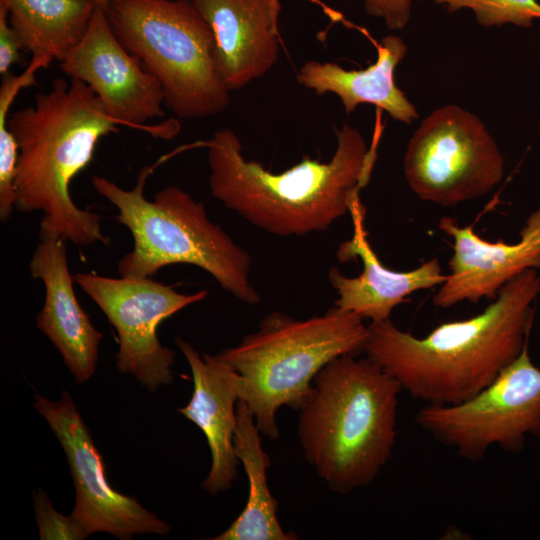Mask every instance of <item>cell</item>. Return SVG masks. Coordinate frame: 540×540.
Here are the masks:
<instances>
[{
    "label": "cell",
    "instance_id": "6da1fadb",
    "mask_svg": "<svg viewBox=\"0 0 540 540\" xmlns=\"http://www.w3.org/2000/svg\"><path fill=\"white\" fill-rule=\"evenodd\" d=\"M540 275L528 269L506 283L480 314L446 322L423 338L391 319L371 322L364 352L412 397L458 404L491 384L528 342Z\"/></svg>",
    "mask_w": 540,
    "mask_h": 540
},
{
    "label": "cell",
    "instance_id": "7a4b0ae2",
    "mask_svg": "<svg viewBox=\"0 0 540 540\" xmlns=\"http://www.w3.org/2000/svg\"><path fill=\"white\" fill-rule=\"evenodd\" d=\"M380 133L368 146L356 128L336 132L337 147L328 162L309 157L273 173L242 154L239 137L220 129L204 143L208 150L211 194L256 227L278 236L327 230L350 212L371 177Z\"/></svg>",
    "mask_w": 540,
    "mask_h": 540
},
{
    "label": "cell",
    "instance_id": "3957f363",
    "mask_svg": "<svg viewBox=\"0 0 540 540\" xmlns=\"http://www.w3.org/2000/svg\"><path fill=\"white\" fill-rule=\"evenodd\" d=\"M118 125L91 88L76 79H55L32 105L8 117L18 145L16 209L42 211L39 232L79 246L109 243L100 216L72 200L70 183L91 162L98 141L117 133Z\"/></svg>",
    "mask_w": 540,
    "mask_h": 540
},
{
    "label": "cell",
    "instance_id": "277c9868",
    "mask_svg": "<svg viewBox=\"0 0 540 540\" xmlns=\"http://www.w3.org/2000/svg\"><path fill=\"white\" fill-rule=\"evenodd\" d=\"M399 382L369 358L339 356L315 376L298 410L306 461L340 495L370 485L391 458Z\"/></svg>",
    "mask_w": 540,
    "mask_h": 540
},
{
    "label": "cell",
    "instance_id": "5b68a950",
    "mask_svg": "<svg viewBox=\"0 0 540 540\" xmlns=\"http://www.w3.org/2000/svg\"><path fill=\"white\" fill-rule=\"evenodd\" d=\"M154 166H143L133 189L93 175L95 191L118 210L117 221L133 237V249L117 264L122 277L150 278L161 268L190 264L208 272L227 292L254 305L260 296L249 280L251 258L208 217L205 205L176 186L144 196Z\"/></svg>",
    "mask_w": 540,
    "mask_h": 540
},
{
    "label": "cell",
    "instance_id": "8992f818",
    "mask_svg": "<svg viewBox=\"0 0 540 540\" xmlns=\"http://www.w3.org/2000/svg\"><path fill=\"white\" fill-rule=\"evenodd\" d=\"M368 336L360 316L335 306L302 320L272 312L257 331L216 356L241 376V400L261 434L274 441L277 411L284 405L298 411L318 372L339 356L364 352Z\"/></svg>",
    "mask_w": 540,
    "mask_h": 540
},
{
    "label": "cell",
    "instance_id": "52a82bcc",
    "mask_svg": "<svg viewBox=\"0 0 540 540\" xmlns=\"http://www.w3.org/2000/svg\"><path fill=\"white\" fill-rule=\"evenodd\" d=\"M105 13L121 44L158 79L176 116L204 118L228 107L213 33L191 0H112Z\"/></svg>",
    "mask_w": 540,
    "mask_h": 540
},
{
    "label": "cell",
    "instance_id": "ba28073f",
    "mask_svg": "<svg viewBox=\"0 0 540 540\" xmlns=\"http://www.w3.org/2000/svg\"><path fill=\"white\" fill-rule=\"evenodd\" d=\"M504 158L483 122L457 105L432 111L411 136L403 169L410 189L443 207L489 193L504 176Z\"/></svg>",
    "mask_w": 540,
    "mask_h": 540
},
{
    "label": "cell",
    "instance_id": "9c48e42d",
    "mask_svg": "<svg viewBox=\"0 0 540 540\" xmlns=\"http://www.w3.org/2000/svg\"><path fill=\"white\" fill-rule=\"evenodd\" d=\"M415 421L469 461L481 460L493 446L520 451L528 435L540 436V368L531 360L528 342L476 395L453 405L426 404Z\"/></svg>",
    "mask_w": 540,
    "mask_h": 540
},
{
    "label": "cell",
    "instance_id": "30bf717a",
    "mask_svg": "<svg viewBox=\"0 0 540 540\" xmlns=\"http://www.w3.org/2000/svg\"><path fill=\"white\" fill-rule=\"evenodd\" d=\"M81 290L106 315L119 337L116 367L131 374L151 392L173 381L175 352L157 336L159 324L208 295L207 290L185 294L150 278H112L95 273L73 276Z\"/></svg>",
    "mask_w": 540,
    "mask_h": 540
},
{
    "label": "cell",
    "instance_id": "8fae6325",
    "mask_svg": "<svg viewBox=\"0 0 540 540\" xmlns=\"http://www.w3.org/2000/svg\"><path fill=\"white\" fill-rule=\"evenodd\" d=\"M34 406L61 444L75 487L71 515L89 536L108 532L128 540L134 534H167L171 527L134 497L115 490L105 474L102 455L67 391L58 401L35 393Z\"/></svg>",
    "mask_w": 540,
    "mask_h": 540
},
{
    "label": "cell",
    "instance_id": "7c38bea8",
    "mask_svg": "<svg viewBox=\"0 0 540 540\" xmlns=\"http://www.w3.org/2000/svg\"><path fill=\"white\" fill-rule=\"evenodd\" d=\"M60 67L71 79L88 85L107 115L120 125L165 139L177 135L176 120L157 127L145 124L164 115L161 84L117 39L104 10L95 8L83 38Z\"/></svg>",
    "mask_w": 540,
    "mask_h": 540
},
{
    "label": "cell",
    "instance_id": "4fadbf2b",
    "mask_svg": "<svg viewBox=\"0 0 540 540\" xmlns=\"http://www.w3.org/2000/svg\"><path fill=\"white\" fill-rule=\"evenodd\" d=\"M439 229L453 239L450 273L433 298L438 308L468 301L494 300L500 289L528 269H540V206L527 218L516 243L491 242L472 226L461 227L442 217Z\"/></svg>",
    "mask_w": 540,
    "mask_h": 540
},
{
    "label": "cell",
    "instance_id": "5bb4252c",
    "mask_svg": "<svg viewBox=\"0 0 540 540\" xmlns=\"http://www.w3.org/2000/svg\"><path fill=\"white\" fill-rule=\"evenodd\" d=\"M39 237L40 242L29 263L31 276L41 280L45 287V300L36 324L81 384L95 372L103 334L94 327L75 295L66 240L56 234L41 232Z\"/></svg>",
    "mask_w": 540,
    "mask_h": 540
},
{
    "label": "cell",
    "instance_id": "9a60e30c",
    "mask_svg": "<svg viewBox=\"0 0 540 540\" xmlns=\"http://www.w3.org/2000/svg\"><path fill=\"white\" fill-rule=\"evenodd\" d=\"M366 210L356 198L351 205L353 236L340 244L337 258L341 263L359 257L363 269L357 277L343 275L337 267H331L328 279L336 290L335 307L357 314L371 322L391 319L393 309L407 302L412 293L442 285L446 279L441 264L434 257L410 271H395L385 267L372 249L365 230Z\"/></svg>",
    "mask_w": 540,
    "mask_h": 540
},
{
    "label": "cell",
    "instance_id": "2e32d148",
    "mask_svg": "<svg viewBox=\"0 0 540 540\" xmlns=\"http://www.w3.org/2000/svg\"><path fill=\"white\" fill-rule=\"evenodd\" d=\"M176 345L190 366L193 393L178 411L205 435L211 467L202 488L211 495L227 491L238 476L234 450L237 402L242 396L241 376L216 355L200 354L191 343L177 337Z\"/></svg>",
    "mask_w": 540,
    "mask_h": 540
},
{
    "label": "cell",
    "instance_id": "e0dca14e",
    "mask_svg": "<svg viewBox=\"0 0 540 540\" xmlns=\"http://www.w3.org/2000/svg\"><path fill=\"white\" fill-rule=\"evenodd\" d=\"M214 36L216 70L231 92L265 75L279 56L278 20L267 0H191Z\"/></svg>",
    "mask_w": 540,
    "mask_h": 540
},
{
    "label": "cell",
    "instance_id": "ac0fdd59",
    "mask_svg": "<svg viewBox=\"0 0 540 540\" xmlns=\"http://www.w3.org/2000/svg\"><path fill=\"white\" fill-rule=\"evenodd\" d=\"M406 52L407 46L400 37L387 35L377 44L376 62L367 68L345 70L333 62L309 60L298 70L297 81L318 95L336 94L346 113L368 103L409 125L419 113L394 80L395 68Z\"/></svg>",
    "mask_w": 540,
    "mask_h": 540
},
{
    "label": "cell",
    "instance_id": "d6986e66",
    "mask_svg": "<svg viewBox=\"0 0 540 540\" xmlns=\"http://www.w3.org/2000/svg\"><path fill=\"white\" fill-rule=\"evenodd\" d=\"M236 414L234 450L248 478V499L240 515L213 540L298 539L296 534L285 532L278 521V501L267 483L266 471L271 460L262 447L261 432L254 416L241 399L237 402Z\"/></svg>",
    "mask_w": 540,
    "mask_h": 540
},
{
    "label": "cell",
    "instance_id": "ffe728a7",
    "mask_svg": "<svg viewBox=\"0 0 540 540\" xmlns=\"http://www.w3.org/2000/svg\"><path fill=\"white\" fill-rule=\"evenodd\" d=\"M24 51L60 63L81 41L96 8L92 0H0Z\"/></svg>",
    "mask_w": 540,
    "mask_h": 540
},
{
    "label": "cell",
    "instance_id": "44dd1931",
    "mask_svg": "<svg viewBox=\"0 0 540 540\" xmlns=\"http://www.w3.org/2000/svg\"><path fill=\"white\" fill-rule=\"evenodd\" d=\"M53 62L48 57H32L28 67L20 74L10 72L2 76L0 87V219L6 222L16 208L15 179L18 145L8 127V111L21 89L37 84L36 72Z\"/></svg>",
    "mask_w": 540,
    "mask_h": 540
},
{
    "label": "cell",
    "instance_id": "7402d4cb",
    "mask_svg": "<svg viewBox=\"0 0 540 540\" xmlns=\"http://www.w3.org/2000/svg\"><path fill=\"white\" fill-rule=\"evenodd\" d=\"M435 3L449 13L469 9L478 24L486 28L505 24L530 28L535 19H540L538 0H435Z\"/></svg>",
    "mask_w": 540,
    "mask_h": 540
},
{
    "label": "cell",
    "instance_id": "603a6c76",
    "mask_svg": "<svg viewBox=\"0 0 540 540\" xmlns=\"http://www.w3.org/2000/svg\"><path fill=\"white\" fill-rule=\"evenodd\" d=\"M33 499L40 539L82 540L88 537L72 515H62L53 508L42 489L37 490Z\"/></svg>",
    "mask_w": 540,
    "mask_h": 540
},
{
    "label": "cell",
    "instance_id": "cb8c5ba5",
    "mask_svg": "<svg viewBox=\"0 0 540 540\" xmlns=\"http://www.w3.org/2000/svg\"><path fill=\"white\" fill-rule=\"evenodd\" d=\"M366 12L382 19L389 30H401L411 18L412 0H362Z\"/></svg>",
    "mask_w": 540,
    "mask_h": 540
},
{
    "label": "cell",
    "instance_id": "d4e9b609",
    "mask_svg": "<svg viewBox=\"0 0 540 540\" xmlns=\"http://www.w3.org/2000/svg\"><path fill=\"white\" fill-rule=\"evenodd\" d=\"M23 50L16 33L9 23L8 9L0 2V74L9 73L12 65L21 61Z\"/></svg>",
    "mask_w": 540,
    "mask_h": 540
},
{
    "label": "cell",
    "instance_id": "484cf974",
    "mask_svg": "<svg viewBox=\"0 0 540 540\" xmlns=\"http://www.w3.org/2000/svg\"><path fill=\"white\" fill-rule=\"evenodd\" d=\"M268 4L271 8V11L274 15V17L278 20L279 19V13L281 10L280 2L279 0H267Z\"/></svg>",
    "mask_w": 540,
    "mask_h": 540
},
{
    "label": "cell",
    "instance_id": "4316f807",
    "mask_svg": "<svg viewBox=\"0 0 540 540\" xmlns=\"http://www.w3.org/2000/svg\"><path fill=\"white\" fill-rule=\"evenodd\" d=\"M92 1H93V3L95 4V6L97 8H100V9L106 11V9L108 8V6H109V4H110V2L112 0H92Z\"/></svg>",
    "mask_w": 540,
    "mask_h": 540
}]
</instances>
